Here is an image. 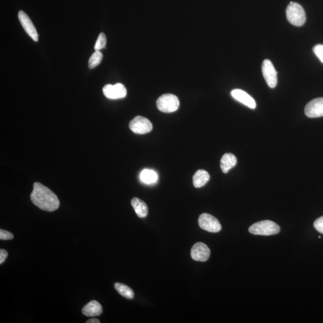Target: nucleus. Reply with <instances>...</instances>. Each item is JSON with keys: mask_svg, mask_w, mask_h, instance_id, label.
I'll return each mask as SVG.
<instances>
[{"mask_svg": "<svg viewBox=\"0 0 323 323\" xmlns=\"http://www.w3.org/2000/svg\"><path fill=\"white\" fill-rule=\"evenodd\" d=\"M82 313L84 316L89 318L99 316L102 313V307L98 302L92 301L83 308Z\"/></svg>", "mask_w": 323, "mask_h": 323, "instance_id": "nucleus-13", "label": "nucleus"}, {"mask_svg": "<svg viewBox=\"0 0 323 323\" xmlns=\"http://www.w3.org/2000/svg\"><path fill=\"white\" fill-rule=\"evenodd\" d=\"M8 253L5 250H0V264H2L5 261L6 258L7 257Z\"/></svg>", "mask_w": 323, "mask_h": 323, "instance_id": "nucleus-24", "label": "nucleus"}, {"mask_svg": "<svg viewBox=\"0 0 323 323\" xmlns=\"http://www.w3.org/2000/svg\"><path fill=\"white\" fill-rule=\"evenodd\" d=\"M231 95L232 97L236 99L238 101L246 105V106L255 109L256 107V103L254 99H253L249 93L244 91L241 89H234L232 90Z\"/></svg>", "mask_w": 323, "mask_h": 323, "instance_id": "nucleus-12", "label": "nucleus"}, {"mask_svg": "<svg viewBox=\"0 0 323 323\" xmlns=\"http://www.w3.org/2000/svg\"><path fill=\"white\" fill-rule=\"evenodd\" d=\"M114 288L119 294L128 300H132L134 297V293L127 285L124 284L116 283L114 284Z\"/></svg>", "mask_w": 323, "mask_h": 323, "instance_id": "nucleus-17", "label": "nucleus"}, {"mask_svg": "<svg viewBox=\"0 0 323 323\" xmlns=\"http://www.w3.org/2000/svg\"><path fill=\"white\" fill-rule=\"evenodd\" d=\"M313 51L320 61L323 63V44L316 45L313 48Z\"/></svg>", "mask_w": 323, "mask_h": 323, "instance_id": "nucleus-21", "label": "nucleus"}, {"mask_svg": "<svg viewBox=\"0 0 323 323\" xmlns=\"http://www.w3.org/2000/svg\"><path fill=\"white\" fill-rule=\"evenodd\" d=\"M13 235L10 232L6 231L1 229L0 230V240H11L13 239Z\"/></svg>", "mask_w": 323, "mask_h": 323, "instance_id": "nucleus-23", "label": "nucleus"}, {"mask_svg": "<svg viewBox=\"0 0 323 323\" xmlns=\"http://www.w3.org/2000/svg\"><path fill=\"white\" fill-rule=\"evenodd\" d=\"M18 18H19L21 25L29 37L34 41H38V35L37 30L28 15L23 11H19L18 13Z\"/></svg>", "mask_w": 323, "mask_h": 323, "instance_id": "nucleus-10", "label": "nucleus"}, {"mask_svg": "<svg viewBox=\"0 0 323 323\" xmlns=\"http://www.w3.org/2000/svg\"><path fill=\"white\" fill-rule=\"evenodd\" d=\"M263 75L269 87L274 88L277 84V72L274 66L269 59H265L262 63Z\"/></svg>", "mask_w": 323, "mask_h": 323, "instance_id": "nucleus-7", "label": "nucleus"}, {"mask_svg": "<svg viewBox=\"0 0 323 323\" xmlns=\"http://www.w3.org/2000/svg\"><path fill=\"white\" fill-rule=\"evenodd\" d=\"M131 205L139 217L144 218L147 216V205L140 199L138 198H133L131 200Z\"/></svg>", "mask_w": 323, "mask_h": 323, "instance_id": "nucleus-16", "label": "nucleus"}, {"mask_svg": "<svg viewBox=\"0 0 323 323\" xmlns=\"http://www.w3.org/2000/svg\"><path fill=\"white\" fill-rule=\"evenodd\" d=\"M103 58V55L100 51H95L93 53L89 60V68L93 69L100 64L102 59Z\"/></svg>", "mask_w": 323, "mask_h": 323, "instance_id": "nucleus-19", "label": "nucleus"}, {"mask_svg": "<svg viewBox=\"0 0 323 323\" xmlns=\"http://www.w3.org/2000/svg\"><path fill=\"white\" fill-rule=\"evenodd\" d=\"M210 253V250L206 244L197 243L192 247L191 257L196 261L205 262L209 259Z\"/></svg>", "mask_w": 323, "mask_h": 323, "instance_id": "nucleus-11", "label": "nucleus"}, {"mask_svg": "<svg viewBox=\"0 0 323 323\" xmlns=\"http://www.w3.org/2000/svg\"><path fill=\"white\" fill-rule=\"evenodd\" d=\"M106 43V37H105L104 33L101 32V34L98 35L97 40H96L94 48L95 51L100 50L101 49H103V48H105Z\"/></svg>", "mask_w": 323, "mask_h": 323, "instance_id": "nucleus-20", "label": "nucleus"}, {"mask_svg": "<svg viewBox=\"0 0 323 323\" xmlns=\"http://www.w3.org/2000/svg\"><path fill=\"white\" fill-rule=\"evenodd\" d=\"M249 231L253 235L270 236L279 234L280 228L276 223L271 220H263L252 225L249 228Z\"/></svg>", "mask_w": 323, "mask_h": 323, "instance_id": "nucleus-3", "label": "nucleus"}, {"mask_svg": "<svg viewBox=\"0 0 323 323\" xmlns=\"http://www.w3.org/2000/svg\"><path fill=\"white\" fill-rule=\"evenodd\" d=\"M158 174L156 172L152 170H149V169L144 170L140 174V179L142 182L148 184V185L155 183L158 180Z\"/></svg>", "mask_w": 323, "mask_h": 323, "instance_id": "nucleus-18", "label": "nucleus"}, {"mask_svg": "<svg viewBox=\"0 0 323 323\" xmlns=\"http://www.w3.org/2000/svg\"><path fill=\"white\" fill-rule=\"evenodd\" d=\"M314 226H315L317 231L323 234V216L316 220V221L314 223Z\"/></svg>", "mask_w": 323, "mask_h": 323, "instance_id": "nucleus-22", "label": "nucleus"}, {"mask_svg": "<svg viewBox=\"0 0 323 323\" xmlns=\"http://www.w3.org/2000/svg\"><path fill=\"white\" fill-rule=\"evenodd\" d=\"M129 127L135 134H144L152 131L153 125L146 117L138 116L129 122Z\"/></svg>", "mask_w": 323, "mask_h": 323, "instance_id": "nucleus-6", "label": "nucleus"}, {"mask_svg": "<svg viewBox=\"0 0 323 323\" xmlns=\"http://www.w3.org/2000/svg\"><path fill=\"white\" fill-rule=\"evenodd\" d=\"M157 107L164 113H173L178 110L180 102L176 95L167 93L160 96L156 101Z\"/></svg>", "mask_w": 323, "mask_h": 323, "instance_id": "nucleus-4", "label": "nucleus"}, {"mask_svg": "<svg viewBox=\"0 0 323 323\" xmlns=\"http://www.w3.org/2000/svg\"><path fill=\"white\" fill-rule=\"evenodd\" d=\"M210 179L208 172L203 170H199L196 172L193 177V184L196 188H200L205 186Z\"/></svg>", "mask_w": 323, "mask_h": 323, "instance_id": "nucleus-15", "label": "nucleus"}, {"mask_svg": "<svg viewBox=\"0 0 323 323\" xmlns=\"http://www.w3.org/2000/svg\"><path fill=\"white\" fill-rule=\"evenodd\" d=\"M31 201L40 209L52 212L59 207L60 202L57 196L41 183L35 182L33 185L31 196Z\"/></svg>", "mask_w": 323, "mask_h": 323, "instance_id": "nucleus-1", "label": "nucleus"}, {"mask_svg": "<svg viewBox=\"0 0 323 323\" xmlns=\"http://www.w3.org/2000/svg\"><path fill=\"white\" fill-rule=\"evenodd\" d=\"M237 163V158L233 154L225 153L220 161V168L223 173H227L236 165Z\"/></svg>", "mask_w": 323, "mask_h": 323, "instance_id": "nucleus-14", "label": "nucleus"}, {"mask_svg": "<svg viewBox=\"0 0 323 323\" xmlns=\"http://www.w3.org/2000/svg\"><path fill=\"white\" fill-rule=\"evenodd\" d=\"M305 113L310 118L323 116V97L313 99L305 108Z\"/></svg>", "mask_w": 323, "mask_h": 323, "instance_id": "nucleus-9", "label": "nucleus"}, {"mask_svg": "<svg viewBox=\"0 0 323 323\" xmlns=\"http://www.w3.org/2000/svg\"><path fill=\"white\" fill-rule=\"evenodd\" d=\"M198 223L203 230L217 233L221 230L222 226L218 219L210 214L203 213L199 217Z\"/></svg>", "mask_w": 323, "mask_h": 323, "instance_id": "nucleus-5", "label": "nucleus"}, {"mask_svg": "<svg viewBox=\"0 0 323 323\" xmlns=\"http://www.w3.org/2000/svg\"><path fill=\"white\" fill-rule=\"evenodd\" d=\"M86 323H100V321H99L98 319H90L89 320V321L86 322Z\"/></svg>", "mask_w": 323, "mask_h": 323, "instance_id": "nucleus-25", "label": "nucleus"}, {"mask_svg": "<svg viewBox=\"0 0 323 323\" xmlns=\"http://www.w3.org/2000/svg\"><path fill=\"white\" fill-rule=\"evenodd\" d=\"M286 16L290 23L297 26H303L307 19L304 8L294 2H291L287 7Z\"/></svg>", "mask_w": 323, "mask_h": 323, "instance_id": "nucleus-2", "label": "nucleus"}, {"mask_svg": "<svg viewBox=\"0 0 323 323\" xmlns=\"http://www.w3.org/2000/svg\"><path fill=\"white\" fill-rule=\"evenodd\" d=\"M104 94L108 99H117L125 98L127 90L123 84L117 83L114 85L107 84L102 89Z\"/></svg>", "mask_w": 323, "mask_h": 323, "instance_id": "nucleus-8", "label": "nucleus"}]
</instances>
